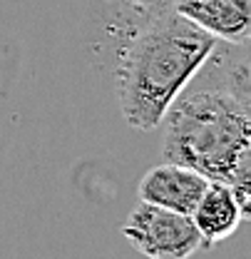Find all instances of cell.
<instances>
[{
  "mask_svg": "<svg viewBox=\"0 0 251 259\" xmlns=\"http://www.w3.org/2000/svg\"><path fill=\"white\" fill-rule=\"evenodd\" d=\"M117 63V97L125 120L137 130H157L172 102L217 53L212 35L172 8L139 15Z\"/></svg>",
  "mask_w": 251,
  "mask_h": 259,
  "instance_id": "7a4b0ae2",
  "label": "cell"
},
{
  "mask_svg": "<svg viewBox=\"0 0 251 259\" xmlns=\"http://www.w3.org/2000/svg\"><path fill=\"white\" fill-rule=\"evenodd\" d=\"M249 65H234L217 88L182 93L167 110L162 157L224 182L249 212L251 185Z\"/></svg>",
  "mask_w": 251,
  "mask_h": 259,
  "instance_id": "6da1fadb",
  "label": "cell"
},
{
  "mask_svg": "<svg viewBox=\"0 0 251 259\" xmlns=\"http://www.w3.org/2000/svg\"><path fill=\"white\" fill-rule=\"evenodd\" d=\"M246 217H249V212L239 204L231 187L224 182H212V180L202 194L199 204L191 212V222L202 237L204 249L229 239Z\"/></svg>",
  "mask_w": 251,
  "mask_h": 259,
  "instance_id": "8992f818",
  "label": "cell"
},
{
  "mask_svg": "<svg viewBox=\"0 0 251 259\" xmlns=\"http://www.w3.org/2000/svg\"><path fill=\"white\" fill-rule=\"evenodd\" d=\"M125 239L147 259H189L204 249L191 217L139 202L122 225Z\"/></svg>",
  "mask_w": 251,
  "mask_h": 259,
  "instance_id": "3957f363",
  "label": "cell"
},
{
  "mask_svg": "<svg viewBox=\"0 0 251 259\" xmlns=\"http://www.w3.org/2000/svg\"><path fill=\"white\" fill-rule=\"evenodd\" d=\"M207 185H209L207 177H202L199 172L189 169L184 164L162 162L142 175V180L137 185V194L147 204L164 207V209L191 217Z\"/></svg>",
  "mask_w": 251,
  "mask_h": 259,
  "instance_id": "277c9868",
  "label": "cell"
},
{
  "mask_svg": "<svg viewBox=\"0 0 251 259\" xmlns=\"http://www.w3.org/2000/svg\"><path fill=\"white\" fill-rule=\"evenodd\" d=\"M110 3L129 8L137 15H147V13H155V10H162V8H169V0H110Z\"/></svg>",
  "mask_w": 251,
  "mask_h": 259,
  "instance_id": "52a82bcc",
  "label": "cell"
},
{
  "mask_svg": "<svg viewBox=\"0 0 251 259\" xmlns=\"http://www.w3.org/2000/svg\"><path fill=\"white\" fill-rule=\"evenodd\" d=\"M169 8L229 45H246L251 35V0H169Z\"/></svg>",
  "mask_w": 251,
  "mask_h": 259,
  "instance_id": "5b68a950",
  "label": "cell"
}]
</instances>
